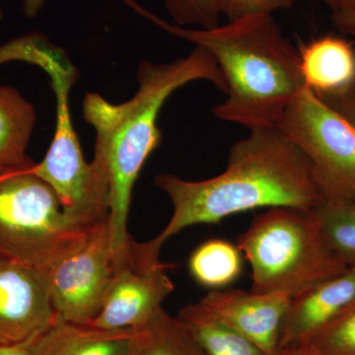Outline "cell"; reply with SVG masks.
<instances>
[{
    "mask_svg": "<svg viewBox=\"0 0 355 355\" xmlns=\"http://www.w3.org/2000/svg\"><path fill=\"white\" fill-rule=\"evenodd\" d=\"M135 329L97 328L55 321L35 343L36 355H128Z\"/></svg>",
    "mask_w": 355,
    "mask_h": 355,
    "instance_id": "14",
    "label": "cell"
},
{
    "mask_svg": "<svg viewBox=\"0 0 355 355\" xmlns=\"http://www.w3.org/2000/svg\"><path fill=\"white\" fill-rule=\"evenodd\" d=\"M169 266L141 270L130 260L119 266L105 296L101 311L91 322L97 328H139L148 322L174 291L167 275Z\"/></svg>",
    "mask_w": 355,
    "mask_h": 355,
    "instance_id": "10",
    "label": "cell"
},
{
    "mask_svg": "<svg viewBox=\"0 0 355 355\" xmlns=\"http://www.w3.org/2000/svg\"><path fill=\"white\" fill-rule=\"evenodd\" d=\"M303 343L316 355H355V299Z\"/></svg>",
    "mask_w": 355,
    "mask_h": 355,
    "instance_id": "20",
    "label": "cell"
},
{
    "mask_svg": "<svg viewBox=\"0 0 355 355\" xmlns=\"http://www.w3.org/2000/svg\"><path fill=\"white\" fill-rule=\"evenodd\" d=\"M26 64L48 74L55 97V125L50 148L43 160L26 168L57 193L65 216L77 225L92 230L108 220L109 182L100 166L84 159L70 112V90L79 72L60 46L43 37L26 48Z\"/></svg>",
    "mask_w": 355,
    "mask_h": 355,
    "instance_id": "4",
    "label": "cell"
},
{
    "mask_svg": "<svg viewBox=\"0 0 355 355\" xmlns=\"http://www.w3.org/2000/svg\"><path fill=\"white\" fill-rule=\"evenodd\" d=\"M128 355H207L177 317L160 308L146 324L135 329Z\"/></svg>",
    "mask_w": 355,
    "mask_h": 355,
    "instance_id": "17",
    "label": "cell"
},
{
    "mask_svg": "<svg viewBox=\"0 0 355 355\" xmlns=\"http://www.w3.org/2000/svg\"><path fill=\"white\" fill-rule=\"evenodd\" d=\"M2 19V10L1 8H0V20Z\"/></svg>",
    "mask_w": 355,
    "mask_h": 355,
    "instance_id": "29",
    "label": "cell"
},
{
    "mask_svg": "<svg viewBox=\"0 0 355 355\" xmlns=\"http://www.w3.org/2000/svg\"><path fill=\"white\" fill-rule=\"evenodd\" d=\"M320 98L355 125V84L342 93Z\"/></svg>",
    "mask_w": 355,
    "mask_h": 355,
    "instance_id": "23",
    "label": "cell"
},
{
    "mask_svg": "<svg viewBox=\"0 0 355 355\" xmlns=\"http://www.w3.org/2000/svg\"><path fill=\"white\" fill-rule=\"evenodd\" d=\"M55 321L46 273L0 259V343L26 342Z\"/></svg>",
    "mask_w": 355,
    "mask_h": 355,
    "instance_id": "9",
    "label": "cell"
},
{
    "mask_svg": "<svg viewBox=\"0 0 355 355\" xmlns=\"http://www.w3.org/2000/svg\"><path fill=\"white\" fill-rule=\"evenodd\" d=\"M324 2L330 7L331 12L338 10L355 11V0H324Z\"/></svg>",
    "mask_w": 355,
    "mask_h": 355,
    "instance_id": "28",
    "label": "cell"
},
{
    "mask_svg": "<svg viewBox=\"0 0 355 355\" xmlns=\"http://www.w3.org/2000/svg\"><path fill=\"white\" fill-rule=\"evenodd\" d=\"M137 80L139 90L127 102L113 104L98 93H87L83 101L84 119L96 132L93 161L109 182L110 233L118 266L127 260L133 242L128 232L133 187L162 141L161 109L175 91L193 81L207 80L226 92L216 60L202 46L173 62H142Z\"/></svg>",
    "mask_w": 355,
    "mask_h": 355,
    "instance_id": "2",
    "label": "cell"
},
{
    "mask_svg": "<svg viewBox=\"0 0 355 355\" xmlns=\"http://www.w3.org/2000/svg\"><path fill=\"white\" fill-rule=\"evenodd\" d=\"M277 355H316L312 349L308 347L306 343L300 345H291V347H284L279 349Z\"/></svg>",
    "mask_w": 355,
    "mask_h": 355,
    "instance_id": "27",
    "label": "cell"
},
{
    "mask_svg": "<svg viewBox=\"0 0 355 355\" xmlns=\"http://www.w3.org/2000/svg\"><path fill=\"white\" fill-rule=\"evenodd\" d=\"M26 168L0 172V259L46 273L95 228L70 220L55 191Z\"/></svg>",
    "mask_w": 355,
    "mask_h": 355,
    "instance_id": "6",
    "label": "cell"
},
{
    "mask_svg": "<svg viewBox=\"0 0 355 355\" xmlns=\"http://www.w3.org/2000/svg\"><path fill=\"white\" fill-rule=\"evenodd\" d=\"M46 0H22V8L28 18H36L46 4Z\"/></svg>",
    "mask_w": 355,
    "mask_h": 355,
    "instance_id": "26",
    "label": "cell"
},
{
    "mask_svg": "<svg viewBox=\"0 0 355 355\" xmlns=\"http://www.w3.org/2000/svg\"><path fill=\"white\" fill-rule=\"evenodd\" d=\"M355 299V268L292 298L280 333L279 349L305 343Z\"/></svg>",
    "mask_w": 355,
    "mask_h": 355,
    "instance_id": "12",
    "label": "cell"
},
{
    "mask_svg": "<svg viewBox=\"0 0 355 355\" xmlns=\"http://www.w3.org/2000/svg\"><path fill=\"white\" fill-rule=\"evenodd\" d=\"M237 247L258 293L295 298L347 270L324 239L314 209H268L254 217Z\"/></svg>",
    "mask_w": 355,
    "mask_h": 355,
    "instance_id": "5",
    "label": "cell"
},
{
    "mask_svg": "<svg viewBox=\"0 0 355 355\" xmlns=\"http://www.w3.org/2000/svg\"><path fill=\"white\" fill-rule=\"evenodd\" d=\"M166 8L177 26L198 25L209 30L219 26L218 0H166Z\"/></svg>",
    "mask_w": 355,
    "mask_h": 355,
    "instance_id": "21",
    "label": "cell"
},
{
    "mask_svg": "<svg viewBox=\"0 0 355 355\" xmlns=\"http://www.w3.org/2000/svg\"><path fill=\"white\" fill-rule=\"evenodd\" d=\"M155 184L174 210L162 232L133 244V258L142 268L159 265L163 244L190 226L263 207L312 209L322 202L309 161L279 127L250 130L231 147L225 170L216 177L193 182L159 174Z\"/></svg>",
    "mask_w": 355,
    "mask_h": 355,
    "instance_id": "1",
    "label": "cell"
},
{
    "mask_svg": "<svg viewBox=\"0 0 355 355\" xmlns=\"http://www.w3.org/2000/svg\"><path fill=\"white\" fill-rule=\"evenodd\" d=\"M38 336L19 343H12V345L0 343V355H36L35 343Z\"/></svg>",
    "mask_w": 355,
    "mask_h": 355,
    "instance_id": "25",
    "label": "cell"
},
{
    "mask_svg": "<svg viewBox=\"0 0 355 355\" xmlns=\"http://www.w3.org/2000/svg\"><path fill=\"white\" fill-rule=\"evenodd\" d=\"M142 16L178 38L202 46L216 60L227 98L212 113L249 130L277 127L284 112L305 87L300 58L272 15L230 21L214 29H187L123 0Z\"/></svg>",
    "mask_w": 355,
    "mask_h": 355,
    "instance_id": "3",
    "label": "cell"
},
{
    "mask_svg": "<svg viewBox=\"0 0 355 355\" xmlns=\"http://www.w3.org/2000/svg\"><path fill=\"white\" fill-rule=\"evenodd\" d=\"M302 150L322 200H355V125L309 88L294 97L279 125Z\"/></svg>",
    "mask_w": 355,
    "mask_h": 355,
    "instance_id": "7",
    "label": "cell"
},
{
    "mask_svg": "<svg viewBox=\"0 0 355 355\" xmlns=\"http://www.w3.org/2000/svg\"><path fill=\"white\" fill-rule=\"evenodd\" d=\"M314 211L331 251L347 268H355V200H322Z\"/></svg>",
    "mask_w": 355,
    "mask_h": 355,
    "instance_id": "19",
    "label": "cell"
},
{
    "mask_svg": "<svg viewBox=\"0 0 355 355\" xmlns=\"http://www.w3.org/2000/svg\"><path fill=\"white\" fill-rule=\"evenodd\" d=\"M242 253L237 245L223 239L202 243L189 260V270L200 286L224 288L233 284L242 272Z\"/></svg>",
    "mask_w": 355,
    "mask_h": 355,
    "instance_id": "18",
    "label": "cell"
},
{
    "mask_svg": "<svg viewBox=\"0 0 355 355\" xmlns=\"http://www.w3.org/2000/svg\"><path fill=\"white\" fill-rule=\"evenodd\" d=\"M176 317L207 355H266L246 336L214 316L200 302L182 308Z\"/></svg>",
    "mask_w": 355,
    "mask_h": 355,
    "instance_id": "16",
    "label": "cell"
},
{
    "mask_svg": "<svg viewBox=\"0 0 355 355\" xmlns=\"http://www.w3.org/2000/svg\"><path fill=\"white\" fill-rule=\"evenodd\" d=\"M295 0H218L220 16L228 22L260 15H272L275 11L288 9Z\"/></svg>",
    "mask_w": 355,
    "mask_h": 355,
    "instance_id": "22",
    "label": "cell"
},
{
    "mask_svg": "<svg viewBox=\"0 0 355 355\" xmlns=\"http://www.w3.org/2000/svg\"><path fill=\"white\" fill-rule=\"evenodd\" d=\"M306 87L319 97L342 93L355 84V50L340 37L323 36L299 46Z\"/></svg>",
    "mask_w": 355,
    "mask_h": 355,
    "instance_id": "13",
    "label": "cell"
},
{
    "mask_svg": "<svg viewBox=\"0 0 355 355\" xmlns=\"http://www.w3.org/2000/svg\"><path fill=\"white\" fill-rule=\"evenodd\" d=\"M36 112L16 89L0 86V172L34 164L27 155Z\"/></svg>",
    "mask_w": 355,
    "mask_h": 355,
    "instance_id": "15",
    "label": "cell"
},
{
    "mask_svg": "<svg viewBox=\"0 0 355 355\" xmlns=\"http://www.w3.org/2000/svg\"><path fill=\"white\" fill-rule=\"evenodd\" d=\"M291 302V298L284 294L232 288L216 289L200 301L266 355L279 354L280 333Z\"/></svg>",
    "mask_w": 355,
    "mask_h": 355,
    "instance_id": "11",
    "label": "cell"
},
{
    "mask_svg": "<svg viewBox=\"0 0 355 355\" xmlns=\"http://www.w3.org/2000/svg\"><path fill=\"white\" fill-rule=\"evenodd\" d=\"M116 268L108 219L46 273L57 321L90 324L101 311Z\"/></svg>",
    "mask_w": 355,
    "mask_h": 355,
    "instance_id": "8",
    "label": "cell"
},
{
    "mask_svg": "<svg viewBox=\"0 0 355 355\" xmlns=\"http://www.w3.org/2000/svg\"><path fill=\"white\" fill-rule=\"evenodd\" d=\"M331 21L343 34L355 37V11H334L331 12Z\"/></svg>",
    "mask_w": 355,
    "mask_h": 355,
    "instance_id": "24",
    "label": "cell"
}]
</instances>
